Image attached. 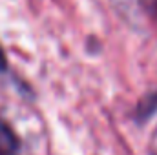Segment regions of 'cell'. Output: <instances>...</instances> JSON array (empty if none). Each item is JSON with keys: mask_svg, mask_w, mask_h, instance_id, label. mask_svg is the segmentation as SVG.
Wrapping results in <instances>:
<instances>
[{"mask_svg": "<svg viewBox=\"0 0 157 155\" xmlns=\"http://www.w3.org/2000/svg\"><path fill=\"white\" fill-rule=\"evenodd\" d=\"M6 68V55H4V51H2V47H0V71Z\"/></svg>", "mask_w": 157, "mask_h": 155, "instance_id": "7a4b0ae2", "label": "cell"}, {"mask_svg": "<svg viewBox=\"0 0 157 155\" xmlns=\"http://www.w3.org/2000/svg\"><path fill=\"white\" fill-rule=\"evenodd\" d=\"M17 150V137L6 122L0 120V155H13Z\"/></svg>", "mask_w": 157, "mask_h": 155, "instance_id": "6da1fadb", "label": "cell"}]
</instances>
